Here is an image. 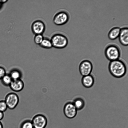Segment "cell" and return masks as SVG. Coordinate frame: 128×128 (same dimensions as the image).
<instances>
[{
  "instance_id": "cell-19",
  "label": "cell",
  "mask_w": 128,
  "mask_h": 128,
  "mask_svg": "<svg viewBox=\"0 0 128 128\" xmlns=\"http://www.w3.org/2000/svg\"><path fill=\"white\" fill-rule=\"evenodd\" d=\"M44 38L43 34H37L35 35L34 38V43L39 46L41 44Z\"/></svg>"
},
{
  "instance_id": "cell-20",
  "label": "cell",
  "mask_w": 128,
  "mask_h": 128,
  "mask_svg": "<svg viewBox=\"0 0 128 128\" xmlns=\"http://www.w3.org/2000/svg\"><path fill=\"white\" fill-rule=\"evenodd\" d=\"M8 108L7 105L4 100L0 101V111L4 112Z\"/></svg>"
},
{
  "instance_id": "cell-12",
  "label": "cell",
  "mask_w": 128,
  "mask_h": 128,
  "mask_svg": "<svg viewBox=\"0 0 128 128\" xmlns=\"http://www.w3.org/2000/svg\"><path fill=\"white\" fill-rule=\"evenodd\" d=\"M81 82L84 87L86 88H90L92 87L94 84V78L90 74L82 76Z\"/></svg>"
},
{
  "instance_id": "cell-9",
  "label": "cell",
  "mask_w": 128,
  "mask_h": 128,
  "mask_svg": "<svg viewBox=\"0 0 128 128\" xmlns=\"http://www.w3.org/2000/svg\"><path fill=\"white\" fill-rule=\"evenodd\" d=\"M77 110L73 103L71 102L65 104L63 109L64 113L65 116L70 119L73 118L76 116Z\"/></svg>"
},
{
  "instance_id": "cell-5",
  "label": "cell",
  "mask_w": 128,
  "mask_h": 128,
  "mask_svg": "<svg viewBox=\"0 0 128 128\" xmlns=\"http://www.w3.org/2000/svg\"><path fill=\"white\" fill-rule=\"evenodd\" d=\"M46 28L44 22L42 20L38 19L32 23L31 28L32 33L34 35L42 34L44 32Z\"/></svg>"
},
{
  "instance_id": "cell-7",
  "label": "cell",
  "mask_w": 128,
  "mask_h": 128,
  "mask_svg": "<svg viewBox=\"0 0 128 128\" xmlns=\"http://www.w3.org/2000/svg\"><path fill=\"white\" fill-rule=\"evenodd\" d=\"M4 101L8 108L10 110H13L16 108L18 104L19 98L16 94L10 92L6 96Z\"/></svg>"
},
{
  "instance_id": "cell-2",
  "label": "cell",
  "mask_w": 128,
  "mask_h": 128,
  "mask_svg": "<svg viewBox=\"0 0 128 128\" xmlns=\"http://www.w3.org/2000/svg\"><path fill=\"white\" fill-rule=\"evenodd\" d=\"M52 47L57 49L66 48L68 44L67 37L64 34L60 33L53 34L50 38Z\"/></svg>"
},
{
  "instance_id": "cell-3",
  "label": "cell",
  "mask_w": 128,
  "mask_h": 128,
  "mask_svg": "<svg viewBox=\"0 0 128 128\" xmlns=\"http://www.w3.org/2000/svg\"><path fill=\"white\" fill-rule=\"evenodd\" d=\"M104 54L107 59L112 61L119 59L120 56V50L116 45L110 44L106 48Z\"/></svg>"
},
{
  "instance_id": "cell-6",
  "label": "cell",
  "mask_w": 128,
  "mask_h": 128,
  "mask_svg": "<svg viewBox=\"0 0 128 128\" xmlns=\"http://www.w3.org/2000/svg\"><path fill=\"white\" fill-rule=\"evenodd\" d=\"M31 120L34 128H45L48 123L46 117L40 114L36 115Z\"/></svg>"
},
{
  "instance_id": "cell-10",
  "label": "cell",
  "mask_w": 128,
  "mask_h": 128,
  "mask_svg": "<svg viewBox=\"0 0 128 128\" xmlns=\"http://www.w3.org/2000/svg\"><path fill=\"white\" fill-rule=\"evenodd\" d=\"M119 40L120 43L124 46L128 44V28L127 27H124L120 28L118 36Z\"/></svg>"
},
{
  "instance_id": "cell-8",
  "label": "cell",
  "mask_w": 128,
  "mask_h": 128,
  "mask_svg": "<svg viewBox=\"0 0 128 128\" xmlns=\"http://www.w3.org/2000/svg\"><path fill=\"white\" fill-rule=\"evenodd\" d=\"M93 68L92 62L88 60H84L80 63L79 66L80 72L82 76L90 74Z\"/></svg>"
},
{
  "instance_id": "cell-4",
  "label": "cell",
  "mask_w": 128,
  "mask_h": 128,
  "mask_svg": "<svg viewBox=\"0 0 128 128\" xmlns=\"http://www.w3.org/2000/svg\"><path fill=\"white\" fill-rule=\"evenodd\" d=\"M70 18L68 12L65 10H61L54 14L52 21L55 25L62 26L66 24L69 21Z\"/></svg>"
},
{
  "instance_id": "cell-17",
  "label": "cell",
  "mask_w": 128,
  "mask_h": 128,
  "mask_svg": "<svg viewBox=\"0 0 128 128\" xmlns=\"http://www.w3.org/2000/svg\"><path fill=\"white\" fill-rule=\"evenodd\" d=\"M2 84L6 86H9L12 80L9 74H6L1 79Z\"/></svg>"
},
{
  "instance_id": "cell-18",
  "label": "cell",
  "mask_w": 128,
  "mask_h": 128,
  "mask_svg": "<svg viewBox=\"0 0 128 128\" xmlns=\"http://www.w3.org/2000/svg\"><path fill=\"white\" fill-rule=\"evenodd\" d=\"M20 128H34L32 120H26L23 121L21 124Z\"/></svg>"
},
{
  "instance_id": "cell-14",
  "label": "cell",
  "mask_w": 128,
  "mask_h": 128,
  "mask_svg": "<svg viewBox=\"0 0 128 128\" xmlns=\"http://www.w3.org/2000/svg\"><path fill=\"white\" fill-rule=\"evenodd\" d=\"M73 103L77 110H80L84 107L85 103L84 100L80 98H76Z\"/></svg>"
},
{
  "instance_id": "cell-16",
  "label": "cell",
  "mask_w": 128,
  "mask_h": 128,
  "mask_svg": "<svg viewBox=\"0 0 128 128\" xmlns=\"http://www.w3.org/2000/svg\"><path fill=\"white\" fill-rule=\"evenodd\" d=\"M9 74L12 80L20 79L22 76L20 72L16 69L12 70Z\"/></svg>"
},
{
  "instance_id": "cell-11",
  "label": "cell",
  "mask_w": 128,
  "mask_h": 128,
  "mask_svg": "<svg viewBox=\"0 0 128 128\" xmlns=\"http://www.w3.org/2000/svg\"><path fill=\"white\" fill-rule=\"evenodd\" d=\"M9 86L12 90L15 92H19L23 88L24 84L23 81L19 79L12 80Z\"/></svg>"
},
{
  "instance_id": "cell-21",
  "label": "cell",
  "mask_w": 128,
  "mask_h": 128,
  "mask_svg": "<svg viewBox=\"0 0 128 128\" xmlns=\"http://www.w3.org/2000/svg\"><path fill=\"white\" fill-rule=\"evenodd\" d=\"M6 71L3 67L0 66V80L6 74Z\"/></svg>"
},
{
  "instance_id": "cell-1",
  "label": "cell",
  "mask_w": 128,
  "mask_h": 128,
  "mask_svg": "<svg viewBox=\"0 0 128 128\" xmlns=\"http://www.w3.org/2000/svg\"><path fill=\"white\" fill-rule=\"evenodd\" d=\"M109 71L114 77L120 78L124 76L127 72V67L122 61L119 59L110 61L108 66Z\"/></svg>"
},
{
  "instance_id": "cell-23",
  "label": "cell",
  "mask_w": 128,
  "mask_h": 128,
  "mask_svg": "<svg viewBox=\"0 0 128 128\" xmlns=\"http://www.w3.org/2000/svg\"><path fill=\"white\" fill-rule=\"evenodd\" d=\"M0 128H3V126L2 123L0 121Z\"/></svg>"
},
{
  "instance_id": "cell-13",
  "label": "cell",
  "mask_w": 128,
  "mask_h": 128,
  "mask_svg": "<svg viewBox=\"0 0 128 128\" xmlns=\"http://www.w3.org/2000/svg\"><path fill=\"white\" fill-rule=\"evenodd\" d=\"M120 28L118 27L112 28L108 34V38L111 40H114L118 37L120 32Z\"/></svg>"
},
{
  "instance_id": "cell-24",
  "label": "cell",
  "mask_w": 128,
  "mask_h": 128,
  "mask_svg": "<svg viewBox=\"0 0 128 128\" xmlns=\"http://www.w3.org/2000/svg\"><path fill=\"white\" fill-rule=\"evenodd\" d=\"M2 3L1 2L0 0V8L1 6Z\"/></svg>"
},
{
  "instance_id": "cell-15",
  "label": "cell",
  "mask_w": 128,
  "mask_h": 128,
  "mask_svg": "<svg viewBox=\"0 0 128 128\" xmlns=\"http://www.w3.org/2000/svg\"><path fill=\"white\" fill-rule=\"evenodd\" d=\"M39 46L42 48L46 49H50L53 47L50 38L46 37H44Z\"/></svg>"
},
{
  "instance_id": "cell-22",
  "label": "cell",
  "mask_w": 128,
  "mask_h": 128,
  "mask_svg": "<svg viewBox=\"0 0 128 128\" xmlns=\"http://www.w3.org/2000/svg\"><path fill=\"white\" fill-rule=\"evenodd\" d=\"M4 112L0 111V121L4 118Z\"/></svg>"
}]
</instances>
